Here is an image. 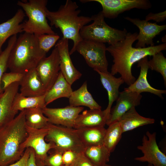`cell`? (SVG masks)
Here are the masks:
<instances>
[{
    "label": "cell",
    "mask_w": 166,
    "mask_h": 166,
    "mask_svg": "<svg viewBox=\"0 0 166 166\" xmlns=\"http://www.w3.org/2000/svg\"><path fill=\"white\" fill-rule=\"evenodd\" d=\"M148 61V68L161 74L166 85V58L161 52L153 55Z\"/></svg>",
    "instance_id": "cell-32"
},
{
    "label": "cell",
    "mask_w": 166,
    "mask_h": 166,
    "mask_svg": "<svg viewBox=\"0 0 166 166\" xmlns=\"http://www.w3.org/2000/svg\"><path fill=\"white\" fill-rule=\"evenodd\" d=\"M26 129L28 135L21 145L22 148L24 150L28 148H32L34 151L36 159L43 162L48 152L55 148L54 144L45 141V138L49 130L47 125L40 129L32 128L26 126Z\"/></svg>",
    "instance_id": "cell-10"
},
{
    "label": "cell",
    "mask_w": 166,
    "mask_h": 166,
    "mask_svg": "<svg viewBox=\"0 0 166 166\" xmlns=\"http://www.w3.org/2000/svg\"><path fill=\"white\" fill-rule=\"evenodd\" d=\"M46 55L39 48L36 35L24 32L17 38L10 52L8 68L10 72L24 73L35 68Z\"/></svg>",
    "instance_id": "cell-4"
},
{
    "label": "cell",
    "mask_w": 166,
    "mask_h": 166,
    "mask_svg": "<svg viewBox=\"0 0 166 166\" xmlns=\"http://www.w3.org/2000/svg\"><path fill=\"white\" fill-rule=\"evenodd\" d=\"M36 35L39 49L46 55L60 38L59 35L56 34Z\"/></svg>",
    "instance_id": "cell-33"
},
{
    "label": "cell",
    "mask_w": 166,
    "mask_h": 166,
    "mask_svg": "<svg viewBox=\"0 0 166 166\" xmlns=\"http://www.w3.org/2000/svg\"><path fill=\"white\" fill-rule=\"evenodd\" d=\"M96 72L99 74L101 83L107 92L108 104L104 110L108 119L112 106L119 96V87L124 82L121 77H116L109 72H103L98 71Z\"/></svg>",
    "instance_id": "cell-21"
},
{
    "label": "cell",
    "mask_w": 166,
    "mask_h": 166,
    "mask_svg": "<svg viewBox=\"0 0 166 166\" xmlns=\"http://www.w3.org/2000/svg\"><path fill=\"white\" fill-rule=\"evenodd\" d=\"M45 140L51 142L55 149L64 152L67 150L73 151L78 153H83L85 147L79 138L75 129L50 124Z\"/></svg>",
    "instance_id": "cell-7"
},
{
    "label": "cell",
    "mask_w": 166,
    "mask_h": 166,
    "mask_svg": "<svg viewBox=\"0 0 166 166\" xmlns=\"http://www.w3.org/2000/svg\"><path fill=\"white\" fill-rule=\"evenodd\" d=\"M103 166H112V165H109V164H105ZM147 166H153L152 165L150 164H148V165Z\"/></svg>",
    "instance_id": "cell-43"
},
{
    "label": "cell",
    "mask_w": 166,
    "mask_h": 166,
    "mask_svg": "<svg viewBox=\"0 0 166 166\" xmlns=\"http://www.w3.org/2000/svg\"><path fill=\"white\" fill-rule=\"evenodd\" d=\"M47 0H29L28 2L18 1L17 4L21 7L28 19L22 23L23 31L38 35L55 34L47 19Z\"/></svg>",
    "instance_id": "cell-5"
},
{
    "label": "cell",
    "mask_w": 166,
    "mask_h": 166,
    "mask_svg": "<svg viewBox=\"0 0 166 166\" xmlns=\"http://www.w3.org/2000/svg\"><path fill=\"white\" fill-rule=\"evenodd\" d=\"M71 86L60 71L56 81L45 95L46 105L59 98H69L73 91Z\"/></svg>",
    "instance_id": "cell-26"
},
{
    "label": "cell",
    "mask_w": 166,
    "mask_h": 166,
    "mask_svg": "<svg viewBox=\"0 0 166 166\" xmlns=\"http://www.w3.org/2000/svg\"><path fill=\"white\" fill-rule=\"evenodd\" d=\"M26 125L31 128L40 129L46 127L48 118L44 114L42 109L34 108L25 110Z\"/></svg>",
    "instance_id": "cell-29"
},
{
    "label": "cell",
    "mask_w": 166,
    "mask_h": 166,
    "mask_svg": "<svg viewBox=\"0 0 166 166\" xmlns=\"http://www.w3.org/2000/svg\"><path fill=\"white\" fill-rule=\"evenodd\" d=\"M46 107L45 101V95L35 97L24 96L18 92L14 98L12 108L14 110L18 111L34 108L43 109Z\"/></svg>",
    "instance_id": "cell-27"
},
{
    "label": "cell",
    "mask_w": 166,
    "mask_h": 166,
    "mask_svg": "<svg viewBox=\"0 0 166 166\" xmlns=\"http://www.w3.org/2000/svg\"><path fill=\"white\" fill-rule=\"evenodd\" d=\"M36 161L38 166H44L43 162L36 159Z\"/></svg>",
    "instance_id": "cell-41"
},
{
    "label": "cell",
    "mask_w": 166,
    "mask_h": 166,
    "mask_svg": "<svg viewBox=\"0 0 166 166\" xmlns=\"http://www.w3.org/2000/svg\"><path fill=\"white\" fill-rule=\"evenodd\" d=\"M73 166H96L89 160L83 153L79 154Z\"/></svg>",
    "instance_id": "cell-39"
},
{
    "label": "cell",
    "mask_w": 166,
    "mask_h": 166,
    "mask_svg": "<svg viewBox=\"0 0 166 166\" xmlns=\"http://www.w3.org/2000/svg\"><path fill=\"white\" fill-rule=\"evenodd\" d=\"M148 58L145 57L139 61L137 67H140V72L138 77L135 82L124 90L135 92L141 93L144 92H149L155 94L160 98H163L162 94H165L166 91L164 90L157 89L152 87L147 79V75L148 69Z\"/></svg>",
    "instance_id": "cell-18"
},
{
    "label": "cell",
    "mask_w": 166,
    "mask_h": 166,
    "mask_svg": "<svg viewBox=\"0 0 166 166\" xmlns=\"http://www.w3.org/2000/svg\"><path fill=\"white\" fill-rule=\"evenodd\" d=\"M93 22L84 26L80 30V35L82 39L91 40L110 45L124 39L128 32L125 28L120 30L112 27L105 22L101 11L91 17Z\"/></svg>",
    "instance_id": "cell-6"
},
{
    "label": "cell",
    "mask_w": 166,
    "mask_h": 166,
    "mask_svg": "<svg viewBox=\"0 0 166 166\" xmlns=\"http://www.w3.org/2000/svg\"><path fill=\"white\" fill-rule=\"evenodd\" d=\"M69 99V105L72 106H85L91 109H101L89 92L86 81L78 89L73 91Z\"/></svg>",
    "instance_id": "cell-24"
},
{
    "label": "cell",
    "mask_w": 166,
    "mask_h": 166,
    "mask_svg": "<svg viewBox=\"0 0 166 166\" xmlns=\"http://www.w3.org/2000/svg\"><path fill=\"white\" fill-rule=\"evenodd\" d=\"M84 109L82 107H75L70 105L61 108L42 109L44 114L48 118L50 124L74 128L76 120Z\"/></svg>",
    "instance_id": "cell-13"
},
{
    "label": "cell",
    "mask_w": 166,
    "mask_h": 166,
    "mask_svg": "<svg viewBox=\"0 0 166 166\" xmlns=\"http://www.w3.org/2000/svg\"><path fill=\"white\" fill-rule=\"evenodd\" d=\"M24 73L10 72L5 73L1 81L2 87L4 90L8 86L15 82H19L21 80Z\"/></svg>",
    "instance_id": "cell-35"
},
{
    "label": "cell",
    "mask_w": 166,
    "mask_h": 166,
    "mask_svg": "<svg viewBox=\"0 0 166 166\" xmlns=\"http://www.w3.org/2000/svg\"><path fill=\"white\" fill-rule=\"evenodd\" d=\"M35 69L47 92L56 81L60 71V57L57 48L55 47L48 57L42 59Z\"/></svg>",
    "instance_id": "cell-11"
},
{
    "label": "cell",
    "mask_w": 166,
    "mask_h": 166,
    "mask_svg": "<svg viewBox=\"0 0 166 166\" xmlns=\"http://www.w3.org/2000/svg\"><path fill=\"white\" fill-rule=\"evenodd\" d=\"M138 34L128 32L124 39L107 47V51L113 58L110 73L113 76L120 74L128 86L136 80L132 72L134 63L145 57L152 56L166 49V43L143 48L133 47L132 45L137 40Z\"/></svg>",
    "instance_id": "cell-1"
},
{
    "label": "cell",
    "mask_w": 166,
    "mask_h": 166,
    "mask_svg": "<svg viewBox=\"0 0 166 166\" xmlns=\"http://www.w3.org/2000/svg\"><path fill=\"white\" fill-rule=\"evenodd\" d=\"M166 35L162 38V41L164 42V43H166Z\"/></svg>",
    "instance_id": "cell-42"
},
{
    "label": "cell",
    "mask_w": 166,
    "mask_h": 166,
    "mask_svg": "<svg viewBox=\"0 0 166 166\" xmlns=\"http://www.w3.org/2000/svg\"><path fill=\"white\" fill-rule=\"evenodd\" d=\"M27 135L25 110L0 126V166L11 164L21 158L25 150L21 145Z\"/></svg>",
    "instance_id": "cell-2"
},
{
    "label": "cell",
    "mask_w": 166,
    "mask_h": 166,
    "mask_svg": "<svg viewBox=\"0 0 166 166\" xmlns=\"http://www.w3.org/2000/svg\"><path fill=\"white\" fill-rule=\"evenodd\" d=\"M27 166H38L36 162L34 151L31 148Z\"/></svg>",
    "instance_id": "cell-40"
},
{
    "label": "cell",
    "mask_w": 166,
    "mask_h": 166,
    "mask_svg": "<svg viewBox=\"0 0 166 166\" xmlns=\"http://www.w3.org/2000/svg\"><path fill=\"white\" fill-rule=\"evenodd\" d=\"M142 96L140 93L124 90L120 92L116 105L111 109L106 124L117 121L126 112L140 105Z\"/></svg>",
    "instance_id": "cell-15"
},
{
    "label": "cell",
    "mask_w": 166,
    "mask_h": 166,
    "mask_svg": "<svg viewBox=\"0 0 166 166\" xmlns=\"http://www.w3.org/2000/svg\"><path fill=\"white\" fill-rule=\"evenodd\" d=\"M52 150L43 161L44 166H64L62 158L63 152L55 149Z\"/></svg>",
    "instance_id": "cell-34"
},
{
    "label": "cell",
    "mask_w": 166,
    "mask_h": 166,
    "mask_svg": "<svg viewBox=\"0 0 166 166\" xmlns=\"http://www.w3.org/2000/svg\"><path fill=\"white\" fill-rule=\"evenodd\" d=\"M60 57V71L68 82L72 85L81 76L82 74L74 67L69 48L68 39L62 38L55 45Z\"/></svg>",
    "instance_id": "cell-16"
},
{
    "label": "cell",
    "mask_w": 166,
    "mask_h": 166,
    "mask_svg": "<svg viewBox=\"0 0 166 166\" xmlns=\"http://www.w3.org/2000/svg\"><path fill=\"white\" fill-rule=\"evenodd\" d=\"M108 126L106 129L103 145L111 153L114 151L120 141L123 132L118 121L113 123Z\"/></svg>",
    "instance_id": "cell-30"
},
{
    "label": "cell",
    "mask_w": 166,
    "mask_h": 166,
    "mask_svg": "<svg viewBox=\"0 0 166 166\" xmlns=\"http://www.w3.org/2000/svg\"><path fill=\"white\" fill-rule=\"evenodd\" d=\"M156 133H151L148 131L144 135L141 145L137 148L143 154L141 157L135 160L141 162H147L153 166H166V156L159 149L156 143Z\"/></svg>",
    "instance_id": "cell-12"
},
{
    "label": "cell",
    "mask_w": 166,
    "mask_h": 166,
    "mask_svg": "<svg viewBox=\"0 0 166 166\" xmlns=\"http://www.w3.org/2000/svg\"><path fill=\"white\" fill-rule=\"evenodd\" d=\"M19 88V82H15L4 90L0 98V126L12 120L18 113L13 109L12 105Z\"/></svg>",
    "instance_id": "cell-17"
},
{
    "label": "cell",
    "mask_w": 166,
    "mask_h": 166,
    "mask_svg": "<svg viewBox=\"0 0 166 166\" xmlns=\"http://www.w3.org/2000/svg\"><path fill=\"white\" fill-rule=\"evenodd\" d=\"M117 121L123 133L140 126L153 124L155 120L141 116L137 112L135 107H133L124 113Z\"/></svg>",
    "instance_id": "cell-23"
},
{
    "label": "cell",
    "mask_w": 166,
    "mask_h": 166,
    "mask_svg": "<svg viewBox=\"0 0 166 166\" xmlns=\"http://www.w3.org/2000/svg\"><path fill=\"white\" fill-rule=\"evenodd\" d=\"M80 2L99 3L102 7L101 11L105 18L109 19L116 18L123 12L134 8L146 10L152 6L148 0H85Z\"/></svg>",
    "instance_id": "cell-9"
},
{
    "label": "cell",
    "mask_w": 166,
    "mask_h": 166,
    "mask_svg": "<svg viewBox=\"0 0 166 166\" xmlns=\"http://www.w3.org/2000/svg\"><path fill=\"white\" fill-rule=\"evenodd\" d=\"M111 153L103 145L85 148L83 154L96 166H103L109 160Z\"/></svg>",
    "instance_id": "cell-28"
},
{
    "label": "cell",
    "mask_w": 166,
    "mask_h": 166,
    "mask_svg": "<svg viewBox=\"0 0 166 166\" xmlns=\"http://www.w3.org/2000/svg\"><path fill=\"white\" fill-rule=\"evenodd\" d=\"M75 51L82 55L88 66L95 71L108 72L106 55L107 47L105 43L82 39L77 45Z\"/></svg>",
    "instance_id": "cell-8"
},
{
    "label": "cell",
    "mask_w": 166,
    "mask_h": 166,
    "mask_svg": "<svg viewBox=\"0 0 166 166\" xmlns=\"http://www.w3.org/2000/svg\"><path fill=\"white\" fill-rule=\"evenodd\" d=\"M79 154L71 150L64 151L62 155L64 166H73Z\"/></svg>",
    "instance_id": "cell-36"
},
{
    "label": "cell",
    "mask_w": 166,
    "mask_h": 166,
    "mask_svg": "<svg viewBox=\"0 0 166 166\" xmlns=\"http://www.w3.org/2000/svg\"><path fill=\"white\" fill-rule=\"evenodd\" d=\"M166 18V11L163 12L153 13H150L145 17V20L148 21L150 20H153L156 22H159L164 21Z\"/></svg>",
    "instance_id": "cell-37"
},
{
    "label": "cell",
    "mask_w": 166,
    "mask_h": 166,
    "mask_svg": "<svg viewBox=\"0 0 166 166\" xmlns=\"http://www.w3.org/2000/svg\"><path fill=\"white\" fill-rule=\"evenodd\" d=\"M76 2L67 0L65 3L60 6L56 11L46 10V17L51 26L59 28L62 38L72 40L73 45L69 51L70 55L75 51V48L82 39L80 32L85 26L92 21L90 17L79 16L81 10Z\"/></svg>",
    "instance_id": "cell-3"
},
{
    "label": "cell",
    "mask_w": 166,
    "mask_h": 166,
    "mask_svg": "<svg viewBox=\"0 0 166 166\" xmlns=\"http://www.w3.org/2000/svg\"><path fill=\"white\" fill-rule=\"evenodd\" d=\"M31 148H26L21 158L18 161L7 166H27L30 155Z\"/></svg>",
    "instance_id": "cell-38"
},
{
    "label": "cell",
    "mask_w": 166,
    "mask_h": 166,
    "mask_svg": "<svg viewBox=\"0 0 166 166\" xmlns=\"http://www.w3.org/2000/svg\"><path fill=\"white\" fill-rule=\"evenodd\" d=\"M3 93H2V94H0V98H1L2 95V94Z\"/></svg>",
    "instance_id": "cell-44"
},
{
    "label": "cell",
    "mask_w": 166,
    "mask_h": 166,
    "mask_svg": "<svg viewBox=\"0 0 166 166\" xmlns=\"http://www.w3.org/2000/svg\"><path fill=\"white\" fill-rule=\"evenodd\" d=\"M108 119V117L104 110L97 109L86 110L78 116L74 128L104 127Z\"/></svg>",
    "instance_id": "cell-20"
},
{
    "label": "cell",
    "mask_w": 166,
    "mask_h": 166,
    "mask_svg": "<svg viewBox=\"0 0 166 166\" xmlns=\"http://www.w3.org/2000/svg\"><path fill=\"white\" fill-rule=\"evenodd\" d=\"M25 16L23 10L19 9L13 17L0 24V53L3 44L9 37L23 31L22 24L21 23Z\"/></svg>",
    "instance_id": "cell-22"
},
{
    "label": "cell",
    "mask_w": 166,
    "mask_h": 166,
    "mask_svg": "<svg viewBox=\"0 0 166 166\" xmlns=\"http://www.w3.org/2000/svg\"><path fill=\"white\" fill-rule=\"evenodd\" d=\"M17 38V35L11 36L8 41L6 47L0 53V94L3 92L2 87V77L8 68V61L9 55Z\"/></svg>",
    "instance_id": "cell-31"
},
{
    "label": "cell",
    "mask_w": 166,
    "mask_h": 166,
    "mask_svg": "<svg viewBox=\"0 0 166 166\" xmlns=\"http://www.w3.org/2000/svg\"><path fill=\"white\" fill-rule=\"evenodd\" d=\"M19 83L20 93L26 97L41 96L45 95L46 92L35 68L24 73Z\"/></svg>",
    "instance_id": "cell-19"
},
{
    "label": "cell",
    "mask_w": 166,
    "mask_h": 166,
    "mask_svg": "<svg viewBox=\"0 0 166 166\" xmlns=\"http://www.w3.org/2000/svg\"><path fill=\"white\" fill-rule=\"evenodd\" d=\"M82 143L85 148L103 145L106 129L104 127L75 129Z\"/></svg>",
    "instance_id": "cell-25"
},
{
    "label": "cell",
    "mask_w": 166,
    "mask_h": 166,
    "mask_svg": "<svg viewBox=\"0 0 166 166\" xmlns=\"http://www.w3.org/2000/svg\"><path fill=\"white\" fill-rule=\"evenodd\" d=\"M124 19L136 26L139 30L137 37L138 40L136 48H145L146 45L154 46L153 39L157 35L166 29V25H159L156 22L151 23L145 20L138 18H132L129 17Z\"/></svg>",
    "instance_id": "cell-14"
}]
</instances>
